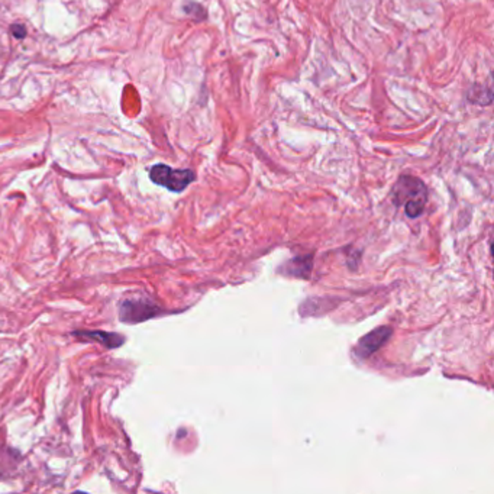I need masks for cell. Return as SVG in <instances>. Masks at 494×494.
Listing matches in <instances>:
<instances>
[{"label": "cell", "mask_w": 494, "mask_h": 494, "mask_svg": "<svg viewBox=\"0 0 494 494\" xmlns=\"http://www.w3.org/2000/svg\"><path fill=\"white\" fill-rule=\"evenodd\" d=\"M393 202L397 206H405L409 218H419L428 202V189L424 181L414 175H402L393 187Z\"/></svg>", "instance_id": "1"}, {"label": "cell", "mask_w": 494, "mask_h": 494, "mask_svg": "<svg viewBox=\"0 0 494 494\" xmlns=\"http://www.w3.org/2000/svg\"><path fill=\"white\" fill-rule=\"evenodd\" d=\"M149 178L170 192L181 193L196 180V174L193 170H174L166 164H157L149 170Z\"/></svg>", "instance_id": "2"}, {"label": "cell", "mask_w": 494, "mask_h": 494, "mask_svg": "<svg viewBox=\"0 0 494 494\" xmlns=\"http://www.w3.org/2000/svg\"><path fill=\"white\" fill-rule=\"evenodd\" d=\"M161 314V307L149 300H125L119 306V318L123 323H141Z\"/></svg>", "instance_id": "3"}, {"label": "cell", "mask_w": 494, "mask_h": 494, "mask_svg": "<svg viewBox=\"0 0 494 494\" xmlns=\"http://www.w3.org/2000/svg\"><path fill=\"white\" fill-rule=\"evenodd\" d=\"M390 335H392V329H390L388 326H380V328L374 329L369 335L361 338L359 342H358V347L355 350V354L359 358H367V357L373 355L376 351H378L387 342Z\"/></svg>", "instance_id": "4"}, {"label": "cell", "mask_w": 494, "mask_h": 494, "mask_svg": "<svg viewBox=\"0 0 494 494\" xmlns=\"http://www.w3.org/2000/svg\"><path fill=\"white\" fill-rule=\"evenodd\" d=\"M73 335L82 341H96L108 350L119 348L125 344V336L105 331H74Z\"/></svg>", "instance_id": "5"}, {"label": "cell", "mask_w": 494, "mask_h": 494, "mask_svg": "<svg viewBox=\"0 0 494 494\" xmlns=\"http://www.w3.org/2000/svg\"><path fill=\"white\" fill-rule=\"evenodd\" d=\"M310 271H311V255L290 259L288 266H285V273H288V276L307 278L310 277Z\"/></svg>", "instance_id": "6"}, {"label": "cell", "mask_w": 494, "mask_h": 494, "mask_svg": "<svg viewBox=\"0 0 494 494\" xmlns=\"http://www.w3.org/2000/svg\"><path fill=\"white\" fill-rule=\"evenodd\" d=\"M12 34L16 37V38H23L25 35H27V30H25L23 27H20V25H13L12 27Z\"/></svg>", "instance_id": "7"}]
</instances>
